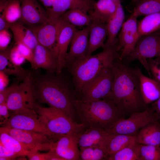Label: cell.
I'll return each instance as SVG.
<instances>
[{
    "label": "cell",
    "instance_id": "33",
    "mask_svg": "<svg viewBox=\"0 0 160 160\" xmlns=\"http://www.w3.org/2000/svg\"><path fill=\"white\" fill-rule=\"evenodd\" d=\"M80 160H108L109 155L101 145H95L80 149Z\"/></svg>",
    "mask_w": 160,
    "mask_h": 160
},
{
    "label": "cell",
    "instance_id": "11",
    "mask_svg": "<svg viewBox=\"0 0 160 160\" xmlns=\"http://www.w3.org/2000/svg\"><path fill=\"white\" fill-rule=\"evenodd\" d=\"M0 130L12 136L26 145L30 150H50L55 140L48 135L31 131L1 127Z\"/></svg>",
    "mask_w": 160,
    "mask_h": 160
},
{
    "label": "cell",
    "instance_id": "17",
    "mask_svg": "<svg viewBox=\"0 0 160 160\" xmlns=\"http://www.w3.org/2000/svg\"><path fill=\"white\" fill-rule=\"evenodd\" d=\"M59 18L49 20L44 24L28 26L33 32L38 43L53 53L57 41Z\"/></svg>",
    "mask_w": 160,
    "mask_h": 160
},
{
    "label": "cell",
    "instance_id": "1",
    "mask_svg": "<svg viewBox=\"0 0 160 160\" xmlns=\"http://www.w3.org/2000/svg\"><path fill=\"white\" fill-rule=\"evenodd\" d=\"M119 58L114 61L111 92L109 98L125 114H131L145 105L142 98L140 82L135 69L123 63Z\"/></svg>",
    "mask_w": 160,
    "mask_h": 160
},
{
    "label": "cell",
    "instance_id": "10",
    "mask_svg": "<svg viewBox=\"0 0 160 160\" xmlns=\"http://www.w3.org/2000/svg\"><path fill=\"white\" fill-rule=\"evenodd\" d=\"M6 102L9 110L12 112L35 109L38 104L33 95L30 76L18 85Z\"/></svg>",
    "mask_w": 160,
    "mask_h": 160
},
{
    "label": "cell",
    "instance_id": "34",
    "mask_svg": "<svg viewBox=\"0 0 160 160\" xmlns=\"http://www.w3.org/2000/svg\"><path fill=\"white\" fill-rule=\"evenodd\" d=\"M132 16L137 17L160 11V0H142L138 2Z\"/></svg>",
    "mask_w": 160,
    "mask_h": 160
},
{
    "label": "cell",
    "instance_id": "23",
    "mask_svg": "<svg viewBox=\"0 0 160 160\" xmlns=\"http://www.w3.org/2000/svg\"><path fill=\"white\" fill-rule=\"evenodd\" d=\"M135 140L139 144L160 146V123L154 122L143 127L135 135Z\"/></svg>",
    "mask_w": 160,
    "mask_h": 160
},
{
    "label": "cell",
    "instance_id": "29",
    "mask_svg": "<svg viewBox=\"0 0 160 160\" xmlns=\"http://www.w3.org/2000/svg\"><path fill=\"white\" fill-rule=\"evenodd\" d=\"M79 9H70L60 17L64 20L76 27L89 25L92 21L90 15Z\"/></svg>",
    "mask_w": 160,
    "mask_h": 160
},
{
    "label": "cell",
    "instance_id": "26",
    "mask_svg": "<svg viewBox=\"0 0 160 160\" xmlns=\"http://www.w3.org/2000/svg\"><path fill=\"white\" fill-rule=\"evenodd\" d=\"M119 2L113 0H98L95 2L89 15L103 23H107L115 14Z\"/></svg>",
    "mask_w": 160,
    "mask_h": 160
},
{
    "label": "cell",
    "instance_id": "47",
    "mask_svg": "<svg viewBox=\"0 0 160 160\" xmlns=\"http://www.w3.org/2000/svg\"><path fill=\"white\" fill-rule=\"evenodd\" d=\"M151 108L156 118L160 123V98L152 103Z\"/></svg>",
    "mask_w": 160,
    "mask_h": 160
},
{
    "label": "cell",
    "instance_id": "43",
    "mask_svg": "<svg viewBox=\"0 0 160 160\" xmlns=\"http://www.w3.org/2000/svg\"><path fill=\"white\" fill-rule=\"evenodd\" d=\"M39 150L33 149L29 150L27 156L30 160H48L47 153H41Z\"/></svg>",
    "mask_w": 160,
    "mask_h": 160
},
{
    "label": "cell",
    "instance_id": "7",
    "mask_svg": "<svg viewBox=\"0 0 160 160\" xmlns=\"http://www.w3.org/2000/svg\"><path fill=\"white\" fill-rule=\"evenodd\" d=\"M2 127L33 131L52 137L48 131L42 117L34 109L12 112Z\"/></svg>",
    "mask_w": 160,
    "mask_h": 160
},
{
    "label": "cell",
    "instance_id": "22",
    "mask_svg": "<svg viewBox=\"0 0 160 160\" xmlns=\"http://www.w3.org/2000/svg\"><path fill=\"white\" fill-rule=\"evenodd\" d=\"M97 128H85L77 135L79 149L95 145H101L109 133Z\"/></svg>",
    "mask_w": 160,
    "mask_h": 160
},
{
    "label": "cell",
    "instance_id": "31",
    "mask_svg": "<svg viewBox=\"0 0 160 160\" xmlns=\"http://www.w3.org/2000/svg\"><path fill=\"white\" fill-rule=\"evenodd\" d=\"M140 144L135 139L127 146L118 152L110 155L108 160H139Z\"/></svg>",
    "mask_w": 160,
    "mask_h": 160
},
{
    "label": "cell",
    "instance_id": "28",
    "mask_svg": "<svg viewBox=\"0 0 160 160\" xmlns=\"http://www.w3.org/2000/svg\"><path fill=\"white\" fill-rule=\"evenodd\" d=\"M0 16L11 24L21 17V0H0Z\"/></svg>",
    "mask_w": 160,
    "mask_h": 160
},
{
    "label": "cell",
    "instance_id": "37",
    "mask_svg": "<svg viewBox=\"0 0 160 160\" xmlns=\"http://www.w3.org/2000/svg\"><path fill=\"white\" fill-rule=\"evenodd\" d=\"M26 59L20 52L17 45L12 47L10 50L9 61L14 66H20Z\"/></svg>",
    "mask_w": 160,
    "mask_h": 160
},
{
    "label": "cell",
    "instance_id": "38",
    "mask_svg": "<svg viewBox=\"0 0 160 160\" xmlns=\"http://www.w3.org/2000/svg\"><path fill=\"white\" fill-rule=\"evenodd\" d=\"M14 68H5L3 71L5 73L8 75L11 74L16 76L23 81L26 79L30 76L31 72L20 67V66H13Z\"/></svg>",
    "mask_w": 160,
    "mask_h": 160
},
{
    "label": "cell",
    "instance_id": "30",
    "mask_svg": "<svg viewBox=\"0 0 160 160\" xmlns=\"http://www.w3.org/2000/svg\"><path fill=\"white\" fill-rule=\"evenodd\" d=\"M160 28V11L145 15L138 23L140 36L148 35Z\"/></svg>",
    "mask_w": 160,
    "mask_h": 160
},
{
    "label": "cell",
    "instance_id": "45",
    "mask_svg": "<svg viewBox=\"0 0 160 160\" xmlns=\"http://www.w3.org/2000/svg\"><path fill=\"white\" fill-rule=\"evenodd\" d=\"M8 108L6 102L0 104V124L5 121L9 118Z\"/></svg>",
    "mask_w": 160,
    "mask_h": 160
},
{
    "label": "cell",
    "instance_id": "2",
    "mask_svg": "<svg viewBox=\"0 0 160 160\" xmlns=\"http://www.w3.org/2000/svg\"><path fill=\"white\" fill-rule=\"evenodd\" d=\"M54 73L34 76L31 73L34 98L36 102L59 109L75 120L77 114L72 102L73 95L65 81Z\"/></svg>",
    "mask_w": 160,
    "mask_h": 160
},
{
    "label": "cell",
    "instance_id": "3",
    "mask_svg": "<svg viewBox=\"0 0 160 160\" xmlns=\"http://www.w3.org/2000/svg\"><path fill=\"white\" fill-rule=\"evenodd\" d=\"M72 100L81 123L85 128H97L108 131L125 114L109 98L84 101L73 95Z\"/></svg>",
    "mask_w": 160,
    "mask_h": 160
},
{
    "label": "cell",
    "instance_id": "21",
    "mask_svg": "<svg viewBox=\"0 0 160 160\" xmlns=\"http://www.w3.org/2000/svg\"><path fill=\"white\" fill-rule=\"evenodd\" d=\"M33 53V63L31 66L33 68H42L48 73L56 72L57 61L52 52L38 43Z\"/></svg>",
    "mask_w": 160,
    "mask_h": 160
},
{
    "label": "cell",
    "instance_id": "27",
    "mask_svg": "<svg viewBox=\"0 0 160 160\" xmlns=\"http://www.w3.org/2000/svg\"><path fill=\"white\" fill-rule=\"evenodd\" d=\"M135 138V135L109 132L101 145L105 148L109 156L117 152L126 147Z\"/></svg>",
    "mask_w": 160,
    "mask_h": 160
},
{
    "label": "cell",
    "instance_id": "32",
    "mask_svg": "<svg viewBox=\"0 0 160 160\" xmlns=\"http://www.w3.org/2000/svg\"><path fill=\"white\" fill-rule=\"evenodd\" d=\"M0 143L20 156H27L29 150L27 146L7 133L0 130Z\"/></svg>",
    "mask_w": 160,
    "mask_h": 160
},
{
    "label": "cell",
    "instance_id": "46",
    "mask_svg": "<svg viewBox=\"0 0 160 160\" xmlns=\"http://www.w3.org/2000/svg\"><path fill=\"white\" fill-rule=\"evenodd\" d=\"M9 81L8 75L3 71H0V92L7 87Z\"/></svg>",
    "mask_w": 160,
    "mask_h": 160
},
{
    "label": "cell",
    "instance_id": "20",
    "mask_svg": "<svg viewBox=\"0 0 160 160\" xmlns=\"http://www.w3.org/2000/svg\"><path fill=\"white\" fill-rule=\"evenodd\" d=\"M138 77L141 95L145 105L160 98V82L144 75L139 68L135 69Z\"/></svg>",
    "mask_w": 160,
    "mask_h": 160
},
{
    "label": "cell",
    "instance_id": "25",
    "mask_svg": "<svg viewBox=\"0 0 160 160\" xmlns=\"http://www.w3.org/2000/svg\"><path fill=\"white\" fill-rule=\"evenodd\" d=\"M15 43H22L34 51L38 43L31 29L19 21L10 25Z\"/></svg>",
    "mask_w": 160,
    "mask_h": 160
},
{
    "label": "cell",
    "instance_id": "16",
    "mask_svg": "<svg viewBox=\"0 0 160 160\" xmlns=\"http://www.w3.org/2000/svg\"><path fill=\"white\" fill-rule=\"evenodd\" d=\"M21 17L18 21L28 26L48 22L46 11L37 0H21Z\"/></svg>",
    "mask_w": 160,
    "mask_h": 160
},
{
    "label": "cell",
    "instance_id": "12",
    "mask_svg": "<svg viewBox=\"0 0 160 160\" xmlns=\"http://www.w3.org/2000/svg\"><path fill=\"white\" fill-rule=\"evenodd\" d=\"M77 31L76 27L65 21L61 17L59 18L57 41L53 51L57 61L56 73L57 74H60L65 67L68 47Z\"/></svg>",
    "mask_w": 160,
    "mask_h": 160
},
{
    "label": "cell",
    "instance_id": "6",
    "mask_svg": "<svg viewBox=\"0 0 160 160\" xmlns=\"http://www.w3.org/2000/svg\"><path fill=\"white\" fill-rule=\"evenodd\" d=\"M113 78L112 67L106 68L94 79L85 85L76 97L74 96L78 99L84 101L109 98Z\"/></svg>",
    "mask_w": 160,
    "mask_h": 160
},
{
    "label": "cell",
    "instance_id": "40",
    "mask_svg": "<svg viewBox=\"0 0 160 160\" xmlns=\"http://www.w3.org/2000/svg\"><path fill=\"white\" fill-rule=\"evenodd\" d=\"M12 47L11 46L4 50L0 51V71L3 70L7 65H9L11 68H12V65L9 63L8 62V60L9 61V54Z\"/></svg>",
    "mask_w": 160,
    "mask_h": 160
},
{
    "label": "cell",
    "instance_id": "4",
    "mask_svg": "<svg viewBox=\"0 0 160 160\" xmlns=\"http://www.w3.org/2000/svg\"><path fill=\"white\" fill-rule=\"evenodd\" d=\"M118 39L112 46L101 52L87 57L68 68L78 94L86 84L94 79L105 69L112 67L120 55Z\"/></svg>",
    "mask_w": 160,
    "mask_h": 160
},
{
    "label": "cell",
    "instance_id": "41",
    "mask_svg": "<svg viewBox=\"0 0 160 160\" xmlns=\"http://www.w3.org/2000/svg\"><path fill=\"white\" fill-rule=\"evenodd\" d=\"M11 38V36L8 30L0 31V49L4 50L8 47Z\"/></svg>",
    "mask_w": 160,
    "mask_h": 160
},
{
    "label": "cell",
    "instance_id": "48",
    "mask_svg": "<svg viewBox=\"0 0 160 160\" xmlns=\"http://www.w3.org/2000/svg\"><path fill=\"white\" fill-rule=\"evenodd\" d=\"M10 24L8 23L2 16H0V31L8 30Z\"/></svg>",
    "mask_w": 160,
    "mask_h": 160
},
{
    "label": "cell",
    "instance_id": "8",
    "mask_svg": "<svg viewBox=\"0 0 160 160\" xmlns=\"http://www.w3.org/2000/svg\"><path fill=\"white\" fill-rule=\"evenodd\" d=\"M160 57V34L159 31L140 37L134 51L126 58L131 62L139 61L149 76L148 59Z\"/></svg>",
    "mask_w": 160,
    "mask_h": 160
},
{
    "label": "cell",
    "instance_id": "15",
    "mask_svg": "<svg viewBox=\"0 0 160 160\" xmlns=\"http://www.w3.org/2000/svg\"><path fill=\"white\" fill-rule=\"evenodd\" d=\"M89 30V25L75 33L66 56L65 67L68 68L87 57Z\"/></svg>",
    "mask_w": 160,
    "mask_h": 160
},
{
    "label": "cell",
    "instance_id": "35",
    "mask_svg": "<svg viewBox=\"0 0 160 160\" xmlns=\"http://www.w3.org/2000/svg\"><path fill=\"white\" fill-rule=\"evenodd\" d=\"M139 160H160V146L140 144Z\"/></svg>",
    "mask_w": 160,
    "mask_h": 160
},
{
    "label": "cell",
    "instance_id": "9",
    "mask_svg": "<svg viewBox=\"0 0 160 160\" xmlns=\"http://www.w3.org/2000/svg\"><path fill=\"white\" fill-rule=\"evenodd\" d=\"M158 122L151 107L143 111L132 113L127 119L123 118L117 121L109 129L111 133L135 135L143 127Z\"/></svg>",
    "mask_w": 160,
    "mask_h": 160
},
{
    "label": "cell",
    "instance_id": "36",
    "mask_svg": "<svg viewBox=\"0 0 160 160\" xmlns=\"http://www.w3.org/2000/svg\"><path fill=\"white\" fill-rule=\"evenodd\" d=\"M147 60L152 78L160 82V57L149 58Z\"/></svg>",
    "mask_w": 160,
    "mask_h": 160
},
{
    "label": "cell",
    "instance_id": "19",
    "mask_svg": "<svg viewBox=\"0 0 160 160\" xmlns=\"http://www.w3.org/2000/svg\"><path fill=\"white\" fill-rule=\"evenodd\" d=\"M91 17L92 21L89 25L87 57L92 55L98 48H104L108 35L107 23H103L94 17Z\"/></svg>",
    "mask_w": 160,
    "mask_h": 160
},
{
    "label": "cell",
    "instance_id": "50",
    "mask_svg": "<svg viewBox=\"0 0 160 160\" xmlns=\"http://www.w3.org/2000/svg\"><path fill=\"white\" fill-rule=\"evenodd\" d=\"M116 2H118L121 1V0H113Z\"/></svg>",
    "mask_w": 160,
    "mask_h": 160
},
{
    "label": "cell",
    "instance_id": "24",
    "mask_svg": "<svg viewBox=\"0 0 160 160\" xmlns=\"http://www.w3.org/2000/svg\"><path fill=\"white\" fill-rule=\"evenodd\" d=\"M124 11L120 2L115 14L107 23L108 35L103 49L112 46L116 42V37L124 23Z\"/></svg>",
    "mask_w": 160,
    "mask_h": 160
},
{
    "label": "cell",
    "instance_id": "49",
    "mask_svg": "<svg viewBox=\"0 0 160 160\" xmlns=\"http://www.w3.org/2000/svg\"><path fill=\"white\" fill-rule=\"evenodd\" d=\"M134 3L138 2L142 0H131Z\"/></svg>",
    "mask_w": 160,
    "mask_h": 160
},
{
    "label": "cell",
    "instance_id": "44",
    "mask_svg": "<svg viewBox=\"0 0 160 160\" xmlns=\"http://www.w3.org/2000/svg\"><path fill=\"white\" fill-rule=\"evenodd\" d=\"M19 84L18 83L14 84L8 87H6L0 92V104L6 102L10 95Z\"/></svg>",
    "mask_w": 160,
    "mask_h": 160
},
{
    "label": "cell",
    "instance_id": "5",
    "mask_svg": "<svg viewBox=\"0 0 160 160\" xmlns=\"http://www.w3.org/2000/svg\"><path fill=\"white\" fill-rule=\"evenodd\" d=\"M34 110L42 118L51 136L57 140L60 136L70 133L78 134L84 128L65 112L57 108L42 107L38 104Z\"/></svg>",
    "mask_w": 160,
    "mask_h": 160
},
{
    "label": "cell",
    "instance_id": "14",
    "mask_svg": "<svg viewBox=\"0 0 160 160\" xmlns=\"http://www.w3.org/2000/svg\"><path fill=\"white\" fill-rule=\"evenodd\" d=\"M137 17L131 15L124 22L118 39L121 52L119 59L123 60L134 50L140 37L138 30Z\"/></svg>",
    "mask_w": 160,
    "mask_h": 160
},
{
    "label": "cell",
    "instance_id": "18",
    "mask_svg": "<svg viewBox=\"0 0 160 160\" xmlns=\"http://www.w3.org/2000/svg\"><path fill=\"white\" fill-rule=\"evenodd\" d=\"M78 134L70 133L60 136L52 143L51 150L54 151L64 160H80Z\"/></svg>",
    "mask_w": 160,
    "mask_h": 160
},
{
    "label": "cell",
    "instance_id": "13",
    "mask_svg": "<svg viewBox=\"0 0 160 160\" xmlns=\"http://www.w3.org/2000/svg\"><path fill=\"white\" fill-rule=\"evenodd\" d=\"M46 10L50 20L60 17L65 12L73 9H80L86 12L91 11L94 0H37Z\"/></svg>",
    "mask_w": 160,
    "mask_h": 160
},
{
    "label": "cell",
    "instance_id": "51",
    "mask_svg": "<svg viewBox=\"0 0 160 160\" xmlns=\"http://www.w3.org/2000/svg\"><path fill=\"white\" fill-rule=\"evenodd\" d=\"M159 33L160 34V30L159 31Z\"/></svg>",
    "mask_w": 160,
    "mask_h": 160
},
{
    "label": "cell",
    "instance_id": "39",
    "mask_svg": "<svg viewBox=\"0 0 160 160\" xmlns=\"http://www.w3.org/2000/svg\"><path fill=\"white\" fill-rule=\"evenodd\" d=\"M15 44L23 56L30 63L32 66L33 63V52L27 46L22 43H15Z\"/></svg>",
    "mask_w": 160,
    "mask_h": 160
},
{
    "label": "cell",
    "instance_id": "42",
    "mask_svg": "<svg viewBox=\"0 0 160 160\" xmlns=\"http://www.w3.org/2000/svg\"><path fill=\"white\" fill-rule=\"evenodd\" d=\"M20 156L17 153L8 149L0 143V160H13Z\"/></svg>",
    "mask_w": 160,
    "mask_h": 160
}]
</instances>
